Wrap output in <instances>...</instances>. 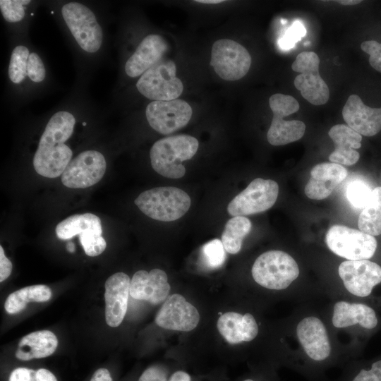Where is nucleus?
<instances>
[{
	"label": "nucleus",
	"mask_w": 381,
	"mask_h": 381,
	"mask_svg": "<svg viewBox=\"0 0 381 381\" xmlns=\"http://www.w3.org/2000/svg\"><path fill=\"white\" fill-rule=\"evenodd\" d=\"M195 1L198 2V3H201V4H213L222 3L224 1H223V0H197Z\"/></svg>",
	"instance_id": "45"
},
{
	"label": "nucleus",
	"mask_w": 381,
	"mask_h": 381,
	"mask_svg": "<svg viewBox=\"0 0 381 381\" xmlns=\"http://www.w3.org/2000/svg\"><path fill=\"white\" fill-rule=\"evenodd\" d=\"M225 251L222 241L218 238L205 243L200 249L202 266L209 270L221 267L226 260Z\"/></svg>",
	"instance_id": "30"
},
{
	"label": "nucleus",
	"mask_w": 381,
	"mask_h": 381,
	"mask_svg": "<svg viewBox=\"0 0 381 381\" xmlns=\"http://www.w3.org/2000/svg\"><path fill=\"white\" fill-rule=\"evenodd\" d=\"M167 49L168 44L162 36L155 34L146 36L127 60L126 73L131 78L142 75L162 60Z\"/></svg>",
	"instance_id": "21"
},
{
	"label": "nucleus",
	"mask_w": 381,
	"mask_h": 381,
	"mask_svg": "<svg viewBox=\"0 0 381 381\" xmlns=\"http://www.w3.org/2000/svg\"><path fill=\"white\" fill-rule=\"evenodd\" d=\"M106 160L97 150H85L72 159L61 175L62 183L70 188H85L98 183L104 175Z\"/></svg>",
	"instance_id": "12"
},
{
	"label": "nucleus",
	"mask_w": 381,
	"mask_h": 381,
	"mask_svg": "<svg viewBox=\"0 0 381 381\" xmlns=\"http://www.w3.org/2000/svg\"><path fill=\"white\" fill-rule=\"evenodd\" d=\"M52 291L46 285L37 284L22 288L7 297L4 308L9 314L18 313L30 302H45L50 299Z\"/></svg>",
	"instance_id": "27"
},
{
	"label": "nucleus",
	"mask_w": 381,
	"mask_h": 381,
	"mask_svg": "<svg viewBox=\"0 0 381 381\" xmlns=\"http://www.w3.org/2000/svg\"><path fill=\"white\" fill-rule=\"evenodd\" d=\"M138 90L154 101L176 99L183 85L176 76V66L171 60H161L145 71L136 83Z\"/></svg>",
	"instance_id": "6"
},
{
	"label": "nucleus",
	"mask_w": 381,
	"mask_h": 381,
	"mask_svg": "<svg viewBox=\"0 0 381 381\" xmlns=\"http://www.w3.org/2000/svg\"><path fill=\"white\" fill-rule=\"evenodd\" d=\"M348 171L342 165L334 162L316 164L310 171V176L305 186V193L313 200L327 198L334 189L347 176Z\"/></svg>",
	"instance_id": "20"
},
{
	"label": "nucleus",
	"mask_w": 381,
	"mask_h": 381,
	"mask_svg": "<svg viewBox=\"0 0 381 381\" xmlns=\"http://www.w3.org/2000/svg\"><path fill=\"white\" fill-rule=\"evenodd\" d=\"M372 190L365 183L353 181L348 185L346 196L353 207L363 209L370 200Z\"/></svg>",
	"instance_id": "33"
},
{
	"label": "nucleus",
	"mask_w": 381,
	"mask_h": 381,
	"mask_svg": "<svg viewBox=\"0 0 381 381\" xmlns=\"http://www.w3.org/2000/svg\"><path fill=\"white\" fill-rule=\"evenodd\" d=\"M269 104L273 113L267 134L269 143L279 146L301 139L305 133V123L298 120L284 119V117L298 111L300 105L298 101L291 95L276 93L270 97Z\"/></svg>",
	"instance_id": "5"
},
{
	"label": "nucleus",
	"mask_w": 381,
	"mask_h": 381,
	"mask_svg": "<svg viewBox=\"0 0 381 381\" xmlns=\"http://www.w3.org/2000/svg\"><path fill=\"white\" fill-rule=\"evenodd\" d=\"M350 381H381V360L373 363L368 369H360Z\"/></svg>",
	"instance_id": "39"
},
{
	"label": "nucleus",
	"mask_w": 381,
	"mask_h": 381,
	"mask_svg": "<svg viewBox=\"0 0 381 381\" xmlns=\"http://www.w3.org/2000/svg\"><path fill=\"white\" fill-rule=\"evenodd\" d=\"M59 238L68 240L75 235L93 232L102 235L100 219L92 213L73 214L59 222L55 229Z\"/></svg>",
	"instance_id": "26"
},
{
	"label": "nucleus",
	"mask_w": 381,
	"mask_h": 381,
	"mask_svg": "<svg viewBox=\"0 0 381 381\" xmlns=\"http://www.w3.org/2000/svg\"><path fill=\"white\" fill-rule=\"evenodd\" d=\"M336 1L340 4L347 6L356 5L361 2L360 0H339Z\"/></svg>",
	"instance_id": "44"
},
{
	"label": "nucleus",
	"mask_w": 381,
	"mask_h": 381,
	"mask_svg": "<svg viewBox=\"0 0 381 381\" xmlns=\"http://www.w3.org/2000/svg\"><path fill=\"white\" fill-rule=\"evenodd\" d=\"M210 65L221 78L234 81L247 74L251 65V56L238 42L220 39L212 47Z\"/></svg>",
	"instance_id": "10"
},
{
	"label": "nucleus",
	"mask_w": 381,
	"mask_h": 381,
	"mask_svg": "<svg viewBox=\"0 0 381 381\" xmlns=\"http://www.w3.org/2000/svg\"><path fill=\"white\" fill-rule=\"evenodd\" d=\"M130 284L129 277L123 272L112 274L105 282V320L109 327H118L126 315Z\"/></svg>",
	"instance_id": "17"
},
{
	"label": "nucleus",
	"mask_w": 381,
	"mask_h": 381,
	"mask_svg": "<svg viewBox=\"0 0 381 381\" xmlns=\"http://www.w3.org/2000/svg\"><path fill=\"white\" fill-rule=\"evenodd\" d=\"M328 135L335 147L329 156V161L346 166L353 165L358 161L360 154L356 150L361 147V135L344 124L333 126Z\"/></svg>",
	"instance_id": "22"
},
{
	"label": "nucleus",
	"mask_w": 381,
	"mask_h": 381,
	"mask_svg": "<svg viewBox=\"0 0 381 381\" xmlns=\"http://www.w3.org/2000/svg\"><path fill=\"white\" fill-rule=\"evenodd\" d=\"M75 123V117L66 111H57L50 118L33 158L38 174L50 179L62 175L73 155L65 142L71 136Z\"/></svg>",
	"instance_id": "1"
},
{
	"label": "nucleus",
	"mask_w": 381,
	"mask_h": 381,
	"mask_svg": "<svg viewBox=\"0 0 381 381\" xmlns=\"http://www.w3.org/2000/svg\"><path fill=\"white\" fill-rule=\"evenodd\" d=\"M58 346L56 335L49 330H40L24 336L15 353L20 361L42 358L53 354Z\"/></svg>",
	"instance_id": "25"
},
{
	"label": "nucleus",
	"mask_w": 381,
	"mask_h": 381,
	"mask_svg": "<svg viewBox=\"0 0 381 381\" xmlns=\"http://www.w3.org/2000/svg\"><path fill=\"white\" fill-rule=\"evenodd\" d=\"M167 369L160 365H155L146 368L138 381H168Z\"/></svg>",
	"instance_id": "40"
},
{
	"label": "nucleus",
	"mask_w": 381,
	"mask_h": 381,
	"mask_svg": "<svg viewBox=\"0 0 381 381\" xmlns=\"http://www.w3.org/2000/svg\"><path fill=\"white\" fill-rule=\"evenodd\" d=\"M30 0H1L0 9L4 18L9 23L20 21L25 16L24 6Z\"/></svg>",
	"instance_id": "34"
},
{
	"label": "nucleus",
	"mask_w": 381,
	"mask_h": 381,
	"mask_svg": "<svg viewBox=\"0 0 381 381\" xmlns=\"http://www.w3.org/2000/svg\"><path fill=\"white\" fill-rule=\"evenodd\" d=\"M252 228L250 220L243 216L229 219L222 234V242L225 250L231 254L238 253L242 247L243 238Z\"/></svg>",
	"instance_id": "28"
},
{
	"label": "nucleus",
	"mask_w": 381,
	"mask_h": 381,
	"mask_svg": "<svg viewBox=\"0 0 381 381\" xmlns=\"http://www.w3.org/2000/svg\"><path fill=\"white\" fill-rule=\"evenodd\" d=\"M8 381H58L54 374L44 368L32 369L18 367L11 371Z\"/></svg>",
	"instance_id": "32"
},
{
	"label": "nucleus",
	"mask_w": 381,
	"mask_h": 381,
	"mask_svg": "<svg viewBox=\"0 0 381 381\" xmlns=\"http://www.w3.org/2000/svg\"><path fill=\"white\" fill-rule=\"evenodd\" d=\"M90 381H113V378L107 368H99L93 373Z\"/></svg>",
	"instance_id": "42"
},
{
	"label": "nucleus",
	"mask_w": 381,
	"mask_h": 381,
	"mask_svg": "<svg viewBox=\"0 0 381 381\" xmlns=\"http://www.w3.org/2000/svg\"><path fill=\"white\" fill-rule=\"evenodd\" d=\"M168 381H191V377L185 371L178 370L170 376Z\"/></svg>",
	"instance_id": "43"
},
{
	"label": "nucleus",
	"mask_w": 381,
	"mask_h": 381,
	"mask_svg": "<svg viewBox=\"0 0 381 381\" xmlns=\"http://www.w3.org/2000/svg\"><path fill=\"white\" fill-rule=\"evenodd\" d=\"M296 334L310 359L322 361L329 357L331 346L325 327L320 319L314 316L305 318L298 324Z\"/></svg>",
	"instance_id": "19"
},
{
	"label": "nucleus",
	"mask_w": 381,
	"mask_h": 381,
	"mask_svg": "<svg viewBox=\"0 0 381 381\" xmlns=\"http://www.w3.org/2000/svg\"><path fill=\"white\" fill-rule=\"evenodd\" d=\"M139 210L155 220L172 222L183 217L190 207V198L176 187H157L141 193L134 201Z\"/></svg>",
	"instance_id": "3"
},
{
	"label": "nucleus",
	"mask_w": 381,
	"mask_h": 381,
	"mask_svg": "<svg viewBox=\"0 0 381 381\" xmlns=\"http://www.w3.org/2000/svg\"><path fill=\"white\" fill-rule=\"evenodd\" d=\"M66 249L70 253H73L75 251V245L73 242H68L66 244Z\"/></svg>",
	"instance_id": "46"
},
{
	"label": "nucleus",
	"mask_w": 381,
	"mask_h": 381,
	"mask_svg": "<svg viewBox=\"0 0 381 381\" xmlns=\"http://www.w3.org/2000/svg\"><path fill=\"white\" fill-rule=\"evenodd\" d=\"M30 53L28 49L23 45L16 47L11 53L8 77L16 84L21 83L27 75V63Z\"/></svg>",
	"instance_id": "31"
},
{
	"label": "nucleus",
	"mask_w": 381,
	"mask_h": 381,
	"mask_svg": "<svg viewBox=\"0 0 381 381\" xmlns=\"http://www.w3.org/2000/svg\"><path fill=\"white\" fill-rule=\"evenodd\" d=\"M281 22H282V23L285 24V23H286L287 21H286V20H284V19H282Z\"/></svg>",
	"instance_id": "48"
},
{
	"label": "nucleus",
	"mask_w": 381,
	"mask_h": 381,
	"mask_svg": "<svg viewBox=\"0 0 381 381\" xmlns=\"http://www.w3.org/2000/svg\"><path fill=\"white\" fill-rule=\"evenodd\" d=\"M332 324L338 328L359 324L365 329H373L377 324L374 310L363 303L339 301L334 306Z\"/></svg>",
	"instance_id": "24"
},
{
	"label": "nucleus",
	"mask_w": 381,
	"mask_h": 381,
	"mask_svg": "<svg viewBox=\"0 0 381 381\" xmlns=\"http://www.w3.org/2000/svg\"><path fill=\"white\" fill-rule=\"evenodd\" d=\"M170 285L166 272L160 269L136 272L130 284V295L136 300L146 301L157 305L166 301Z\"/></svg>",
	"instance_id": "16"
},
{
	"label": "nucleus",
	"mask_w": 381,
	"mask_h": 381,
	"mask_svg": "<svg viewBox=\"0 0 381 381\" xmlns=\"http://www.w3.org/2000/svg\"><path fill=\"white\" fill-rule=\"evenodd\" d=\"M79 238L85 254L90 257L100 255L107 246L106 241L102 235L93 232L81 234Z\"/></svg>",
	"instance_id": "35"
},
{
	"label": "nucleus",
	"mask_w": 381,
	"mask_h": 381,
	"mask_svg": "<svg viewBox=\"0 0 381 381\" xmlns=\"http://www.w3.org/2000/svg\"><path fill=\"white\" fill-rule=\"evenodd\" d=\"M199 147L198 140L189 135H176L156 141L150 151L153 169L164 177L179 179L186 173L182 162L190 159Z\"/></svg>",
	"instance_id": "2"
},
{
	"label": "nucleus",
	"mask_w": 381,
	"mask_h": 381,
	"mask_svg": "<svg viewBox=\"0 0 381 381\" xmlns=\"http://www.w3.org/2000/svg\"><path fill=\"white\" fill-rule=\"evenodd\" d=\"M252 276L260 286L274 290L287 288L299 274L296 260L282 250H269L261 254L252 267Z\"/></svg>",
	"instance_id": "4"
},
{
	"label": "nucleus",
	"mask_w": 381,
	"mask_h": 381,
	"mask_svg": "<svg viewBox=\"0 0 381 381\" xmlns=\"http://www.w3.org/2000/svg\"><path fill=\"white\" fill-rule=\"evenodd\" d=\"M192 108L183 99L152 101L146 107L150 126L162 134H169L186 126L192 116Z\"/></svg>",
	"instance_id": "13"
},
{
	"label": "nucleus",
	"mask_w": 381,
	"mask_h": 381,
	"mask_svg": "<svg viewBox=\"0 0 381 381\" xmlns=\"http://www.w3.org/2000/svg\"><path fill=\"white\" fill-rule=\"evenodd\" d=\"M306 34V30L300 20H295L279 40V45L282 49H290Z\"/></svg>",
	"instance_id": "36"
},
{
	"label": "nucleus",
	"mask_w": 381,
	"mask_h": 381,
	"mask_svg": "<svg viewBox=\"0 0 381 381\" xmlns=\"http://www.w3.org/2000/svg\"><path fill=\"white\" fill-rule=\"evenodd\" d=\"M347 126L360 135L373 136L381 131V107L365 105L361 97L351 95L342 109Z\"/></svg>",
	"instance_id": "18"
},
{
	"label": "nucleus",
	"mask_w": 381,
	"mask_h": 381,
	"mask_svg": "<svg viewBox=\"0 0 381 381\" xmlns=\"http://www.w3.org/2000/svg\"><path fill=\"white\" fill-rule=\"evenodd\" d=\"M361 49L369 54L370 65L381 73V43L375 40L365 41L361 43Z\"/></svg>",
	"instance_id": "38"
},
{
	"label": "nucleus",
	"mask_w": 381,
	"mask_h": 381,
	"mask_svg": "<svg viewBox=\"0 0 381 381\" xmlns=\"http://www.w3.org/2000/svg\"><path fill=\"white\" fill-rule=\"evenodd\" d=\"M217 329L221 335L231 344L254 339L258 333V326L254 317L235 312L222 314L217 320Z\"/></svg>",
	"instance_id": "23"
},
{
	"label": "nucleus",
	"mask_w": 381,
	"mask_h": 381,
	"mask_svg": "<svg viewBox=\"0 0 381 381\" xmlns=\"http://www.w3.org/2000/svg\"><path fill=\"white\" fill-rule=\"evenodd\" d=\"M242 381H255V380H254L252 379V378H247V379H245V380H242Z\"/></svg>",
	"instance_id": "47"
},
{
	"label": "nucleus",
	"mask_w": 381,
	"mask_h": 381,
	"mask_svg": "<svg viewBox=\"0 0 381 381\" xmlns=\"http://www.w3.org/2000/svg\"><path fill=\"white\" fill-rule=\"evenodd\" d=\"M27 75L35 83L42 82L45 78L46 71L44 64L36 53L33 52L29 55L27 63Z\"/></svg>",
	"instance_id": "37"
},
{
	"label": "nucleus",
	"mask_w": 381,
	"mask_h": 381,
	"mask_svg": "<svg viewBox=\"0 0 381 381\" xmlns=\"http://www.w3.org/2000/svg\"><path fill=\"white\" fill-rule=\"evenodd\" d=\"M278 194L279 186L276 181L255 179L231 200L227 206V212L233 217H245L262 212L274 205Z\"/></svg>",
	"instance_id": "11"
},
{
	"label": "nucleus",
	"mask_w": 381,
	"mask_h": 381,
	"mask_svg": "<svg viewBox=\"0 0 381 381\" xmlns=\"http://www.w3.org/2000/svg\"><path fill=\"white\" fill-rule=\"evenodd\" d=\"M338 272L347 291L359 297L369 296L381 282V267L368 260L344 261Z\"/></svg>",
	"instance_id": "14"
},
{
	"label": "nucleus",
	"mask_w": 381,
	"mask_h": 381,
	"mask_svg": "<svg viewBox=\"0 0 381 381\" xmlns=\"http://www.w3.org/2000/svg\"><path fill=\"white\" fill-rule=\"evenodd\" d=\"M200 321L198 310L179 294L169 296L156 315V324L164 329L189 332Z\"/></svg>",
	"instance_id": "15"
},
{
	"label": "nucleus",
	"mask_w": 381,
	"mask_h": 381,
	"mask_svg": "<svg viewBox=\"0 0 381 381\" xmlns=\"http://www.w3.org/2000/svg\"><path fill=\"white\" fill-rule=\"evenodd\" d=\"M319 66L320 58L313 52L298 54L291 65L294 71L300 73L294 79V86L314 105L325 104L329 97V90L320 75Z\"/></svg>",
	"instance_id": "9"
},
{
	"label": "nucleus",
	"mask_w": 381,
	"mask_h": 381,
	"mask_svg": "<svg viewBox=\"0 0 381 381\" xmlns=\"http://www.w3.org/2000/svg\"><path fill=\"white\" fill-rule=\"evenodd\" d=\"M358 226L360 231L371 235L381 234V187L372 190L371 197L359 214Z\"/></svg>",
	"instance_id": "29"
},
{
	"label": "nucleus",
	"mask_w": 381,
	"mask_h": 381,
	"mask_svg": "<svg viewBox=\"0 0 381 381\" xmlns=\"http://www.w3.org/2000/svg\"><path fill=\"white\" fill-rule=\"evenodd\" d=\"M12 263L5 254L3 247L0 246V282L6 280L11 274L12 271Z\"/></svg>",
	"instance_id": "41"
},
{
	"label": "nucleus",
	"mask_w": 381,
	"mask_h": 381,
	"mask_svg": "<svg viewBox=\"0 0 381 381\" xmlns=\"http://www.w3.org/2000/svg\"><path fill=\"white\" fill-rule=\"evenodd\" d=\"M63 18L78 45L88 53L97 52L103 41V32L94 13L85 5L69 2L61 8Z\"/></svg>",
	"instance_id": "7"
},
{
	"label": "nucleus",
	"mask_w": 381,
	"mask_h": 381,
	"mask_svg": "<svg viewBox=\"0 0 381 381\" xmlns=\"http://www.w3.org/2000/svg\"><path fill=\"white\" fill-rule=\"evenodd\" d=\"M325 243L334 254L348 260L370 259L374 255L377 245L374 236L339 224L329 229Z\"/></svg>",
	"instance_id": "8"
}]
</instances>
